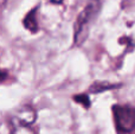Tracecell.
<instances>
[{"label": "cell", "mask_w": 135, "mask_h": 134, "mask_svg": "<svg viewBox=\"0 0 135 134\" xmlns=\"http://www.w3.org/2000/svg\"><path fill=\"white\" fill-rule=\"evenodd\" d=\"M101 9V0H89L83 11L78 14L76 23L74 25L75 28V44L82 45L86 40L89 35V28L95 18L97 17Z\"/></svg>", "instance_id": "1"}, {"label": "cell", "mask_w": 135, "mask_h": 134, "mask_svg": "<svg viewBox=\"0 0 135 134\" xmlns=\"http://www.w3.org/2000/svg\"><path fill=\"white\" fill-rule=\"evenodd\" d=\"M113 118L117 134H128L135 130V108L131 106H113Z\"/></svg>", "instance_id": "2"}, {"label": "cell", "mask_w": 135, "mask_h": 134, "mask_svg": "<svg viewBox=\"0 0 135 134\" xmlns=\"http://www.w3.org/2000/svg\"><path fill=\"white\" fill-rule=\"evenodd\" d=\"M36 111L30 106H23L17 109L11 116V126H28L32 127L36 121Z\"/></svg>", "instance_id": "3"}, {"label": "cell", "mask_w": 135, "mask_h": 134, "mask_svg": "<svg viewBox=\"0 0 135 134\" xmlns=\"http://www.w3.org/2000/svg\"><path fill=\"white\" fill-rule=\"evenodd\" d=\"M23 24L30 32H32V33L38 32L39 26H38V20H37V7H36V8H32L27 14H26L24 20H23Z\"/></svg>", "instance_id": "4"}, {"label": "cell", "mask_w": 135, "mask_h": 134, "mask_svg": "<svg viewBox=\"0 0 135 134\" xmlns=\"http://www.w3.org/2000/svg\"><path fill=\"white\" fill-rule=\"evenodd\" d=\"M121 87V84L117 83H110V82H105V81H97V82L93 83L89 88V92L91 94H98V93H103L107 90H112V89H116V88Z\"/></svg>", "instance_id": "5"}, {"label": "cell", "mask_w": 135, "mask_h": 134, "mask_svg": "<svg viewBox=\"0 0 135 134\" xmlns=\"http://www.w3.org/2000/svg\"><path fill=\"white\" fill-rule=\"evenodd\" d=\"M12 130L9 134H35L32 127L28 126H11Z\"/></svg>", "instance_id": "6"}, {"label": "cell", "mask_w": 135, "mask_h": 134, "mask_svg": "<svg viewBox=\"0 0 135 134\" xmlns=\"http://www.w3.org/2000/svg\"><path fill=\"white\" fill-rule=\"evenodd\" d=\"M74 100L77 102V103L82 104L84 108H89L91 106V102H90V99L86 94H78V95H75L74 96Z\"/></svg>", "instance_id": "7"}, {"label": "cell", "mask_w": 135, "mask_h": 134, "mask_svg": "<svg viewBox=\"0 0 135 134\" xmlns=\"http://www.w3.org/2000/svg\"><path fill=\"white\" fill-rule=\"evenodd\" d=\"M7 78V74L5 73V71L0 70V82H2V81H5Z\"/></svg>", "instance_id": "8"}, {"label": "cell", "mask_w": 135, "mask_h": 134, "mask_svg": "<svg viewBox=\"0 0 135 134\" xmlns=\"http://www.w3.org/2000/svg\"><path fill=\"white\" fill-rule=\"evenodd\" d=\"M51 2H52V4L59 5V4H62V2H63V0H51Z\"/></svg>", "instance_id": "9"}]
</instances>
